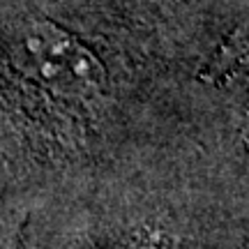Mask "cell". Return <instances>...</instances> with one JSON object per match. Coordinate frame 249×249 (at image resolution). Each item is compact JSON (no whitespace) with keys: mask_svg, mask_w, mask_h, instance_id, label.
I'll list each match as a JSON object with an SVG mask.
<instances>
[{"mask_svg":"<svg viewBox=\"0 0 249 249\" xmlns=\"http://www.w3.org/2000/svg\"><path fill=\"white\" fill-rule=\"evenodd\" d=\"M26 51L39 79L62 95H88L102 81V65L62 28L37 23L26 37Z\"/></svg>","mask_w":249,"mask_h":249,"instance_id":"6da1fadb","label":"cell"}]
</instances>
